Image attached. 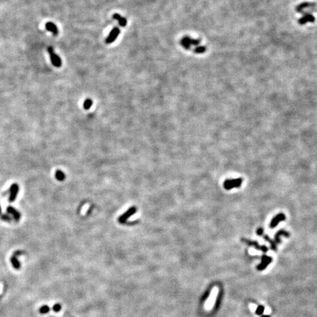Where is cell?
Returning a JSON list of instances; mask_svg holds the SVG:
<instances>
[{"label": "cell", "instance_id": "cell-17", "mask_svg": "<svg viewBox=\"0 0 317 317\" xmlns=\"http://www.w3.org/2000/svg\"><path fill=\"white\" fill-rule=\"evenodd\" d=\"M181 45L183 47V48H185V49H187V50H190V48H191V46L190 45V44H188V43L183 38H182L181 40V42H180Z\"/></svg>", "mask_w": 317, "mask_h": 317}, {"label": "cell", "instance_id": "cell-23", "mask_svg": "<svg viewBox=\"0 0 317 317\" xmlns=\"http://www.w3.org/2000/svg\"><path fill=\"white\" fill-rule=\"evenodd\" d=\"M262 317H270L269 316H267V315H266V316H263Z\"/></svg>", "mask_w": 317, "mask_h": 317}, {"label": "cell", "instance_id": "cell-21", "mask_svg": "<svg viewBox=\"0 0 317 317\" xmlns=\"http://www.w3.org/2000/svg\"><path fill=\"white\" fill-rule=\"evenodd\" d=\"M60 309H61V306H60V305L57 304L55 305H54L53 310L55 311V312H58Z\"/></svg>", "mask_w": 317, "mask_h": 317}, {"label": "cell", "instance_id": "cell-3", "mask_svg": "<svg viewBox=\"0 0 317 317\" xmlns=\"http://www.w3.org/2000/svg\"><path fill=\"white\" fill-rule=\"evenodd\" d=\"M217 293L218 289L217 288H214L212 290V291H211V295H210V297L208 299L207 302L205 304V308L206 310H210L212 308L213 305L214 304V302H215V299L217 297Z\"/></svg>", "mask_w": 317, "mask_h": 317}, {"label": "cell", "instance_id": "cell-10", "mask_svg": "<svg viewBox=\"0 0 317 317\" xmlns=\"http://www.w3.org/2000/svg\"><path fill=\"white\" fill-rule=\"evenodd\" d=\"M113 18L118 21L119 24L121 27H126V24H127V21L125 18L122 17L121 15L118 14V13H115L113 14Z\"/></svg>", "mask_w": 317, "mask_h": 317}, {"label": "cell", "instance_id": "cell-7", "mask_svg": "<svg viewBox=\"0 0 317 317\" xmlns=\"http://www.w3.org/2000/svg\"><path fill=\"white\" fill-rule=\"evenodd\" d=\"M316 4L313 3V2H303V3L300 4V5H297L296 7V11L297 13H302L303 11H305V9L309 7H315Z\"/></svg>", "mask_w": 317, "mask_h": 317}, {"label": "cell", "instance_id": "cell-2", "mask_svg": "<svg viewBox=\"0 0 317 317\" xmlns=\"http://www.w3.org/2000/svg\"><path fill=\"white\" fill-rule=\"evenodd\" d=\"M48 52L49 53L50 57H51V60H52V63H53L55 67H57V68H60L62 65V61L61 59L60 58V57L57 55L54 52V49L52 47H48Z\"/></svg>", "mask_w": 317, "mask_h": 317}, {"label": "cell", "instance_id": "cell-11", "mask_svg": "<svg viewBox=\"0 0 317 317\" xmlns=\"http://www.w3.org/2000/svg\"><path fill=\"white\" fill-rule=\"evenodd\" d=\"M280 236H285V237H289V233H288L287 231H286V230H279L278 232H277L276 234H275V242L276 244L277 243H280Z\"/></svg>", "mask_w": 317, "mask_h": 317}, {"label": "cell", "instance_id": "cell-5", "mask_svg": "<svg viewBox=\"0 0 317 317\" xmlns=\"http://www.w3.org/2000/svg\"><path fill=\"white\" fill-rule=\"evenodd\" d=\"M285 220H286V216L284 215V214H277V216H275V217L272 220L269 226H270V228H275L277 225H278L279 222H280V221H284Z\"/></svg>", "mask_w": 317, "mask_h": 317}, {"label": "cell", "instance_id": "cell-4", "mask_svg": "<svg viewBox=\"0 0 317 317\" xmlns=\"http://www.w3.org/2000/svg\"><path fill=\"white\" fill-rule=\"evenodd\" d=\"M120 32H121V31H120V29L118 27H115L114 29H112V31L110 32V34H109L108 37H106V39L105 40L106 44H110L114 42L115 40L118 37V35H119Z\"/></svg>", "mask_w": 317, "mask_h": 317}, {"label": "cell", "instance_id": "cell-14", "mask_svg": "<svg viewBox=\"0 0 317 317\" xmlns=\"http://www.w3.org/2000/svg\"><path fill=\"white\" fill-rule=\"evenodd\" d=\"M264 238L271 245V249L273 250H277V247H276L277 246V244L275 243V241H273L272 239H270L269 238V237L267 235H264Z\"/></svg>", "mask_w": 317, "mask_h": 317}, {"label": "cell", "instance_id": "cell-12", "mask_svg": "<svg viewBox=\"0 0 317 317\" xmlns=\"http://www.w3.org/2000/svg\"><path fill=\"white\" fill-rule=\"evenodd\" d=\"M183 38L184 39V40H185L190 46L191 45L198 46V44H200V40H198V39H192L191 37H188V36H185V37H183Z\"/></svg>", "mask_w": 317, "mask_h": 317}, {"label": "cell", "instance_id": "cell-8", "mask_svg": "<svg viewBox=\"0 0 317 317\" xmlns=\"http://www.w3.org/2000/svg\"><path fill=\"white\" fill-rule=\"evenodd\" d=\"M272 261V258L269 257V256H262V262L260 264L258 267H257V269L258 270H263L264 269H265L268 266V264Z\"/></svg>", "mask_w": 317, "mask_h": 317}, {"label": "cell", "instance_id": "cell-6", "mask_svg": "<svg viewBox=\"0 0 317 317\" xmlns=\"http://www.w3.org/2000/svg\"><path fill=\"white\" fill-rule=\"evenodd\" d=\"M243 241H245V243L247 244L248 245H250V246H253L257 250H261V251H263L264 253H266V252L267 251V247L266 246H260L259 244L258 243L257 241H250V240H247V239H243Z\"/></svg>", "mask_w": 317, "mask_h": 317}, {"label": "cell", "instance_id": "cell-22", "mask_svg": "<svg viewBox=\"0 0 317 317\" xmlns=\"http://www.w3.org/2000/svg\"><path fill=\"white\" fill-rule=\"evenodd\" d=\"M257 234L258 236H262L264 235V230L262 228H258L257 230Z\"/></svg>", "mask_w": 317, "mask_h": 317}, {"label": "cell", "instance_id": "cell-18", "mask_svg": "<svg viewBox=\"0 0 317 317\" xmlns=\"http://www.w3.org/2000/svg\"><path fill=\"white\" fill-rule=\"evenodd\" d=\"M264 311V307L262 305H259L258 307H257L256 310V313L257 315H261L262 313Z\"/></svg>", "mask_w": 317, "mask_h": 317}, {"label": "cell", "instance_id": "cell-13", "mask_svg": "<svg viewBox=\"0 0 317 317\" xmlns=\"http://www.w3.org/2000/svg\"><path fill=\"white\" fill-rule=\"evenodd\" d=\"M302 14L303 15V17H304L305 18L306 21H307V22H311V23H313L315 21V18H314V16H313L311 13H310L309 12H303L302 13Z\"/></svg>", "mask_w": 317, "mask_h": 317}, {"label": "cell", "instance_id": "cell-19", "mask_svg": "<svg viewBox=\"0 0 317 317\" xmlns=\"http://www.w3.org/2000/svg\"><path fill=\"white\" fill-rule=\"evenodd\" d=\"M48 311H49V307L46 305L43 306L42 307H40V312L42 313V314H46V313L48 312Z\"/></svg>", "mask_w": 317, "mask_h": 317}, {"label": "cell", "instance_id": "cell-16", "mask_svg": "<svg viewBox=\"0 0 317 317\" xmlns=\"http://www.w3.org/2000/svg\"><path fill=\"white\" fill-rule=\"evenodd\" d=\"M93 104V102L90 98H87L84 102V108L85 110H89Z\"/></svg>", "mask_w": 317, "mask_h": 317}, {"label": "cell", "instance_id": "cell-1", "mask_svg": "<svg viewBox=\"0 0 317 317\" xmlns=\"http://www.w3.org/2000/svg\"><path fill=\"white\" fill-rule=\"evenodd\" d=\"M242 183V179H228L224 182V188L227 190H232L233 188H238Z\"/></svg>", "mask_w": 317, "mask_h": 317}, {"label": "cell", "instance_id": "cell-15", "mask_svg": "<svg viewBox=\"0 0 317 317\" xmlns=\"http://www.w3.org/2000/svg\"><path fill=\"white\" fill-rule=\"evenodd\" d=\"M206 51V47L204 46H198L194 49V52L196 54H203Z\"/></svg>", "mask_w": 317, "mask_h": 317}, {"label": "cell", "instance_id": "cell-9", "mask_svg": "<svg viewBox=\"0 0 317 317\" xmlns=\"http://www.w3.org/2000/svg\"><path fill=\"white\" fill-rule=\"evenodd\" d=\"M46 29L48 31L51 32L52 33H53L54 35H57L58 34V29L57 26L55 25L54 23L52 22H48L46 24Z\"/></svg>", "mask_w": 317, "mask_h": 317}, {"label": "cell", "instance_id": "cell-20", "mask_svg": "<svg viewBox=\"0 0 317 317\" xmlns=\"http://www.w3.org/2000/svg\"><path fill=\"white\" fill-rule=\"evenodd\" d=\"M307 22V21H306L305 18L303 16L302 17V18H300L299 20H298V23H299L300 25H304V24H305Z\"/></svg>", "mask_w": 317, "mask_h": 317}]
</instances>
